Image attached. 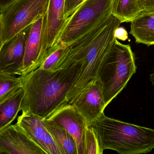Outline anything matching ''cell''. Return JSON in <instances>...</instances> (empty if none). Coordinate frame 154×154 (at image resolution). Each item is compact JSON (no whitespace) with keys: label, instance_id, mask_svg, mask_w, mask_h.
<instances>
[{"label":"cell","instance_id":"cell-17","mask_svg":"<svg viewBox=\"0 0 154 154\" xmlns=\"http://www.w3.org/2000/svg\"><path fill=\"white\" fill-rule=\"evenodd\" d=\"M142 13L138 0H113L111 14L121 23L131 22Z\"/></svg>","mask_w":154,"mask_h":154},{"label":"cell","instance_id":"cell-7","mask_svg":"<svg viewBox=\"0 0 154 154\" xmlns=\"http://www.w3.org/2000/svg\"><path fill=\"white\" fill-rule=\"evenodd\" d=\"M47 25V12L31 24L25 45L22 76L35 70L47 57L44 40Z\"/></svg>","mask_w":154,"mask_h":154},{"label":"cell","instance_id":"cell-27","mask_svg":"<svg viewBox=\"0 0 154 154\" xmlns=\"http://www.w3.org/2000/svg\"><path fill=\"white\" fill-rule=\"evenodd\" d=\"M0 154H2V152H0Z\"/></svg>","mask_w":154,"mask_h":154},{"label":"cell","instance_id":"cell-3","mask_svg":"<svg viewBox=\"0 0 154 154\" xmlns=\"http://www.w3.org/2000/svg\"><path fill=\"white\" fill-rule=\"evenodd\" d=\"M102 150L121 154H146L154 149V129L125 123L102 115L91 124Z\"/></svg>","mask_w":154,"mask_h":154},{"label":"cell","instance_id":"cell-4","mask_svg":"<svg viewBox=\"0 0 154 154\" xmlns=\"http://www.w3.org/2000/svg\"><path fill=\"white\" fill-rule=\"evenodd\" d=\"M136 70L130 45L122 44L116 39L101 63L96 79L101 88L106 107L125 87Z\"/></svg>","mask_w":154,"mask_h":154},{"label":"cell","instance_id":"cell-2","mask_svg":"<svg viewBox=\"0 0 154 154\" xmlns=\"http://www.w3.org/2000/svg\"><path fill=\"white\" fill-rule=\"evenodd\" d=\"M121 23L118 18L111 14L68 44L69 49L60 68L79 62H81L82 67L79 76L67 96V104H71L82 90L96 79L101 63L117 39L115 31Z\"/></svg>","mask_w":154,"mask_h":154},{"label":"cell","instance_id":"cell-9","mask_svg":"<svg viewBox=\"0 0 154 154\" xmlns=\"http://www.w3.org/2000/svg\"><path fill=\"white\" fill-rule=\"evenodd\" d=\"M16 124L46 154H63L46 127L45 118L29 113H22Z\"/></svg>","mask_w":154,"mask_h":154},{"label":"cell","instance_id":"cell-11","mask_svg":"<svg viewBox=\"0 0 154 154\" xmlns=\"http://www.w3.org/2000/svg\"><path fill=\"white\" fill-rule=\"evenodd\" d=\"M70 104L90 124L104 114L106 108L101 88L96 80L88 84Z\"/></svg>","mask_w":154,"mask_h":154},{"label":"cell","instance_id":"cell-21","mask_svg":"<svg viewBox=\"0 0 154 154\" xmlns=\"http://www.w3.org/2000/svg\"><path fill=\"white\" fill-rule=\"evenodd\" d=\"M85 0H66L64 17L66 20L73 13L77 7Z\"/></svg>","mask_w":154,"mask_h":154},{"label":"cell","instance_id":"cell-16","mask_svg":"<svg viewBox=\"0 0 154 154\" xmlns=\"http://www.w3.org/2000/svg\"><path fill=\"white\" fill-rule=\"evenodd\" d=\"M45 123L63 154H78L75 141L66 129L47 118H45Z\"/></svg>","mask_w":154,"mask_h":154},{"label":"cell","instance_id":"cell-14","mask_svg":"<svg viewBox=\"0 0 154 154\" xmlns=\"http://www.w3.org/2000/svg\"><path fill=\"white\" fill-rule=\"evenodd\" d=\"M130 33L137 43L154 45V11L142 13L132 20Z\"/></svg>","mask_w":154,"mask_h":154},{"label":"cell","instance_id":"cell-8","mask_svg":"<svg viewBox=\"0 0 154 154\" xmlns=\"http://www.w3.org/2000/svg\"><path fill=\"white\" fill-rule=\"evenodd\" d=\"M31 26L4 43L0 51V73L22 76L26 39Z\"/></svg>","mask_w":154,"mask_h":154},{"label":"cell","instance_id":"cell-13","mask_svg":"<svg viewBox=\"0 0 154 154\" xmlns=\"http://www.w3.org/2000/svg\"><path fill=\"white\" fill-rule=\"evenodd\" d=\"M65 1L50 0L49 2L44 40V48L47 57L55 49L66 24V20L64 17Z\"/></svg>","mask_w":154,"mask_h":154},{"label":"cell","instance_id":"cell-26","mask_svg":"<svg viewBox=\"0 0 154 154\" xmlns=\"http://www.w3.org/2000/svg\"><path fill=\"white\" fill-rule=\"evenodd\" d=\"M150 77H151L150 80H151V82H152L153 85H154V71L152 74L150 75Z\"/></svg>","mask_w":154,"mask_h":154},{"label":"cell","instance_id":"cell-18","mask_svg":"<svg viewBox=\"0 0 154 154\" xmlns=\"http://www.w3.org/2000/svg\"><path fill=\"white\" fill-rule=\"evenodd\" d=\"M69 49L68 44L58 46L48 55L39 68L48 71L58 69Z\"/></svg>","mask_w":154,"mask_h":154},{"label":"cell","instance_id":"cell-19","mask_svg":"<svg viewBox=\"0 0 154 154\" xmlns=\"http://www.w3.org/2000/svg\"><path fill=\"white\" fill-rule=\"evenodd\" d=\"M24 76L0 73V99L22 87Z\"/></svg>","mask_w":154,"mask_h":154},{"label":"cell","instance_id":"cell-10","mask_svg":"<svg viewBox=\"0 0 154 154\" xmlns=\"http://www.w3.org/2000/svg\"><path fill=\"white\" fill-rule=\"evenodd\" d=\"M46 118L66 129L75 141L77 153L84 154V134L88 122L73 105L62 106Z\"/></svg>","mask_w":154,"mask_h":154},{"label":"cell","instance_id":"cell-22","mask_svg":"<svg viewBox=\"0 0 154 154\" xmlns=\"http://www.w3.org/2000/svg\"><path fill=\"white\" fill-rule=\"evenodd\" d=\"M138 1L142 10V13L154 11V0H138Z\"/></svg>","mask_w":154,"mask_h":154},{"label":"cell","instance_id":"cell-24","mask_svg":"<svg viewBox=\"0 0 154 154\" xmlns=\"http://www.w3.org/2000/svg\"><path fill=\"white\" fill-rule=\"evenodd\" d=\"M15 1L16 0H0V11Z\"/></svg>","mask_w":154,"mask_h":154},{"label":"cell","instance_id":"cell-6","mask_svg":"<svg viewBox=\"0 0 154 154\" xmlns=\"http://www.w3.org/2000/svg\"><path fill=\"white\" fill-rule=\"evenodd\" d=\"M50 0H16L0 11L4 43L46 13Z\"/></svg>","mask_w":154,"mask_h":154},{"label":"cell","instance_id":"cell-20","mask_svg":"<svg viewBox=\"0 0 154 154\" xmlns=\"http://www.w3.org/2000/svg\"><path fill=\"white\" fill-rule=\"evenodd\" d=\"M98 139L93 127L88 123L85 129L84 138V154H102Z\"/></svg>","mask_w":154,"mask_h":154},{"label":"cell","instance_id":"cell-23","mask_svg":"<svg viewBox=\"0 0 154 154\" xmlns=\"http://www.w3.org/2000/svg\"><path fill=\"white\" fill-rule=\"evenodd\" d=\"M115 35L117 39L121 40H126L128 38V33L125 28L119 27L115 31Z\"/></svg>","mask_w":154,"mask_h":154},{"label":"cell","instance_id":"cell-15","mask_svg":"<svg viewBox=\"0 0 154 154\" xmlns=\"http://www.w3.org/2000/svg\"><path fill=\"white\" fill-rule=\"evenodd\" d=\"M23 95L22 87L0 99V132L11 125L17 117Z\"/></svg>","mask_w":154,"mask_h":154},{"label":"cell","instance_id":"cell-1","mask_svg":"<svg viewBox=\"0 0 154 154\" xmlns=\"http://www.w3.org/2000/svg\"><path fill=\"white\" fill-rule=\"evenodd\" d=\"M81 62L53 71L40 68L24 75L20 111L48 117L66 103V97L81 71Z\"/></svg>","mask_w":154,"mask_h":154},{"label":"cell","instance_id":"cell-12","mask_svg":"<svg viewBox=\"0 0 154 154\" xmlns=\"http://www.w3.org/2000/svg\"><path fill=\"white\" fill-rule=\"evenodd\" d=\"M0 152L2 154H46L16 124L0 132Z\"/></svg>","mask_w":154,"mask_h":154},{"label":"cell","instance_id":"cell-5","mask_svg":"<svg viewBox=\"0 0 154 154\" xmlns=\"http://www.w3.org/2000/svg\"><path fill=\"white\" fill-rule=\"evenodd\" d=\"M113 0H85L66 20L55 49L67 45L111 14Z\"/></svg>","mask_w":154,"mask_h":154},{"label":"cell","instance_id":"cell-25","mask_svg":"<svg viewBox=\"0 0 154 154\" xmlns=\"http://www.w3.org/2000/svg\"><path fill=\"white\" fill-rule=\"evenodd\" d=\"M3 44L2 23V17H1V14H0V51H1Z\"/></svg>","mask_w":154,"mask_h":154}]
</instances>
